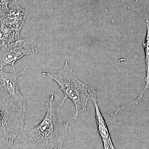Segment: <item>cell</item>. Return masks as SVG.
<instances>
[{
	"label": "cell",
	"mask_w": 149,
	"mask_h": 149,
	"mask_svg": "<svg viewBox=\"0 0 149 149\" xmlns=\"http://www.w3.org/2000/svg\"><path fill=\"white\" fill-rule=\"evenodd\" d=\"M146 25L147 27V34L146 35L145 40L143 42V47L145 52V58H146V76L145 78V81L146 83L145 87L142 93L140 94L139 97L134 100L132 102L122 106L120 107V109H123L126 108L127 107L130 106L131 105L136 104H138L139 102L141 101L143 97V95L144 93L149 88V20H146Z\"/></svg>",
	"instance_id": "cell-8"
},
{
	"label": "cell",
	"mask_w": 149,
	"mask_h": 149,
	"mask_svg": "<svg viewBox=\"0 0 149 149\" xmlns=\"http://www.w3.org/2000/svg\"><path fill=\"white\" fill-rule=\"evenodd\" d=\"M36 43L32 39H20L14 42L1 47L0 50V69L10 65L15 72V64L25 56L38 53Z\"/></svg>",
	"instance_id": "cell-4"
},
{
	"label": "cell",
	"mask_w": 149,
	"mask_h": 149,
	"mask_svg": "<svg viewBox=\"0 0 149 149\" xmlns=\"http://www.w3.org/2000/svg\"><path fill=\"white\" fill-rule=\"evenodd\" d=\"M12 0H0V8L4 9L8 8V4Z\"/></svg>",
	"instance_id": "cell-10"
},
{
	"label": "cell",
	"mask_w": 149,
	"mask_h": 149,
	"mask_svg": "<svg viewBox=\"0 0 149 149\" xmlns=\"http://www.w3.org/2000/svg\"><path fill=\"white\" fill-rule=\"evenodd\" d=\"M91 100L93 102L95 107L96 122L98 133L102 142L104 149H115L112 141L110 133L107 125L99 108L97 99L96 95H94L92 97Z\"/></svg>",
	"instance_id": "cell-7"
},
{
	"label": "cell",
	"mask_w": 149,
	"mask_h": 149,
	"mask_svg": "<svg viewBox=\"0 0 149 149\" xmlns=\"http://www.w3.org/2000/svg\"><path fill=\"white\" fill-rule=\"evenodd\" d=\"M27 70L26 67L20 72L9 73L0 69V97L17 104L24 111L27 109V101L20 93L18 78Z\"/></svg>",
	"instance_id": "cell-5"
},
{
	"label": "cell",
	"mask_w": 149,
	"mask_h": 149,
	"mask_svg": "<svg viewBox=\"0 0 149 149\" xmlns=\"http://www.w3.org/2000/svg\"><path fill=\"white\" fill-rule=\"evenodd\" d=\"M63 104L57 106L54 95H52L45 104V115L40 124L25 130L29 140L36 148H63L67 136L69 122H64L60 116Z\"/></svg>",
	"instance_id": "cell-1"
},
{
	"label": "cell",
	"mask_w": 149,
	"mask_h": 149,
	"mask_svg": "<svg viewBox=\"0 0 149 149\" xmlns=\"http://www.w3.org/2000/svg\"><path fill=\"white\" fill-rule=\"evenodd\" d=\"M20 32L6 25L0 20V47L14 42L20 39Z\"/></svg>",
	"instance_id": "cell-9"
},
{
	"label": "cell",
	"mask_w": 149,
	"mask_h": 149,
	"mask_svg": "<svg viewBox=\"0 0 149 149\" xmlns=\"http://www.w3.org/2000/svg\"><path fill=\"white\" fill-rule=\"evenodd\" d=\"M42 73L55 81L59 86L64 96L62 104H64L65 100L68 99L74 105L75 113L68 121L69 123L87 110L88 102L99 92L97 89L80 81L67 61L65 62L63 68L58 71Z\"/></svg>",
	"instance_id": "cell-2"
},
{
	"label": "cell",
	"mask_w": 149,
	"mask_h": 149,
	"mask_svg": "<svg viewBox=\"0 0 149 149\" xmlns=\"http://www.w3.org/2000/svg\"><path fill=\"white\" fill-rule=\"evenodd\" d=\"M24 111L17 104L0 97V140L9 146L24 131Z\"/></svg>",
	"instance_id": "cell-3"
},
{
	"label": "cell",
	"mask_w": 149,
	"mask_h": 149,
	"mask_svg": "<svg viewBox=\"0 0 149 149\" xmlns=\"http://www.w3.org/2000/svg\"><path fill=\"white\" fill-rule=\"evenodd\" d=\"M27 15L28 13L19 6L5 9L0 8V20L18 32H20Z\"/></svg>",
	"instance_id": "cell-6"
}]
</instances>
